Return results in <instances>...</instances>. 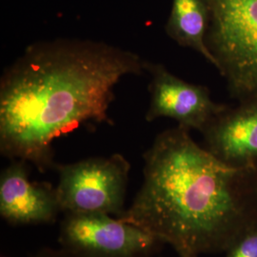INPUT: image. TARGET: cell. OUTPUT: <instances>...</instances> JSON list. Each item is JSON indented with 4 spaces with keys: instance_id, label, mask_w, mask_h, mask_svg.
<instances>
[{
    "instance_id": "8",
    "label": "cell",
    "mask_w": 257,
    "mask_h": 257,
    "mask_svg": "<svg viewBox=\"0 0 257 257\" xmlns=\"http://www.w3.org/2000/svg\"><path fill=\"white\" fill-rule=\"evenodd\" d=\"M202 135L204 148L225 164L257 167V95L228 106Z\"/></svg>"
},
{
    "instance_id": "5",
    "label": "cell",
    "mask_w": 257,
    "mask_h": 257,
    "mask_svg": "<svg viewBox=\"0 0 257 257\" xmlns=\"http://www.w3.org/2000/svg\"><path fill=\"white\" fill-rule=\"evenodd\" d=\"M58 244L76 257H156L166 245L137 225L104 213H64Z\"/></svg>"
},
{
    "instance_id": "10",
    "label": "cell",
    "mask_w": 257,
    "mask_h": 257,
    "mask_svg": "<svg viewBox=\"0 0 257 257\" xmlns=\"http://www.w3.org/2000/svg\"><path fill=\"white\" fill-rule=\"evenodd\" d=\"M226 257H257V227L248 230L232 245Z\"/></svg>"
},
{
    "instance_id": "6",
    "label": "cell",
    "mask_w": 257,
    "mask_h": 257,
    "mask_svg": "<svg viewBox=\"0 0 257 257\" xmlns=\"http://www.w3.org/2000/svg\"><path fill=\"white\" fill-rule=\"evenodd\" d=\"M145 70L152 76L151 102L146 114L149 122L160 117L171 118L181 128L203 133L228 107L213 101L207 87L185 81L164 65L146 61Z\"/></svg>"
},
{
    "instance_id": "4",
    "label": "cell",
    "mask_w": 257,
    "mask_h": 257,
    "mask_svg": "<svg viewBox=\"0 0 257 257\" xmlns=\"http://www.w3.org/2000/svg\"><path fill=\"white\" fill-rule=\"evenodd\" d=\"M55 187L62 213H104L116 217L124 212L131 164L120 154L93 156L57 164Z\"/></svg>"
},
{
    "instance_id": "12",
    "label": "cell",
    "mask_w": 257,
    "mask_h": 257,
    "mask_svg": "<svg viewBox=\"0 0 257 257\" xmlns=\"http://www.w3.org/2000/svg\"></svg>"
},
{
    "instance_id": "7",
    "label": "cell",
    "mask_w": 257,
    "mask_h": 257,
    "mask_svg": "<svg viewBox=\"0 0 257 257\" xmlns=\"http://www.w3.org/2000/svg\"><path fill=\"white\" fill-rule=\"evenodd\" d=\"M30 164L13 159L0 175V215L11 226L51 225L62 213L56 189L33 181Z\"/></svg>"
},
{
    "instance_id": "1",
    "label": "cell",
    "mask_w": 257,
    "mask_h": 257,
    "mask_svg": "<svg viewBox=\"0 0 257 257\" xmlns=\"http://www.w3.org/2000/svg\"><path fill=\"white\" fill-rule=\"evenodd\" d=\"M134 52L105 42H36L0 81V153L40 173L55 169L54 143L86 124H110L118 83L145 72Z\"/></svg>"
},
{
    "instance_id": "2",
    "label": "cell",
    "mask_w": 257,
    "mask_h": 257,
    "mask_svg": "<svg viewBox=\"0 0 257 257\" xmlns=\"http://www.w3.org/2000/svg\"><path fill=\"white\" fill-rule=\"evenodd\" d=\"M143 182L119 216L178 257L227 252L257 227V167L225 164L177 126L143 156Z\"/></svg>"
},
{
    "instance_id": "11",
    "label": "cell",
    "mask_w": 257,
    "mask_h": 257,
    "mask_svg": "<svg viewBox=\"0 0 257 257\" xmlns=\"http://www.w3.org/2000/svg\"><path fill=\"white\" fill-rule=\"evenodd\" d=\"M30 257H76L74 254L66 251L61 248H40Z\"/></svg>"
},
{
    "instance_id": "3",
    "label": "cell",
    "mask_w": 257,
    "mask_h": 257,
    "mask_svg": "<svg viewBox=\"0 0 257 257\" xmlns=\"http://www.w3.org/2000/svg\"><path fill=\"white\" fill-rule=\"evenodd\" d=\"M207 44L231 96L257 95V0H206Z\"/></svg>"
},
{
    "instance_id": "9",
    "label": "cell",
    "mask_w": 257,
    "mask_h": 257,
    "mask_svg": "<svg viewBox=\"0 0 257 257\" xmlns=\"http://www.w3.org/2000/svg\"><path fill=\"white\" fill-rule=\"evenodd\" d=\"M210 11L206 0H173L166 33L180 46L191 48L216 68L207 44Z\"/></svg>"
}]
</instances>
